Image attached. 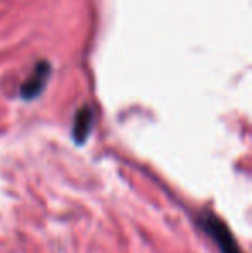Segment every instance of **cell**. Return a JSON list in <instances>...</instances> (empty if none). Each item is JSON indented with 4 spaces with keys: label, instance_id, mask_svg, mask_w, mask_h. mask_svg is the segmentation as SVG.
Masks as SVG:
<instances>
[{
    "label": "cell",
    "instance_id": "3",
    "mask_svg": "<svg viewBox=\"0 0 252 253\" xmlns=\"http://www.w3.org/2000/svg\"><path fill=\"white\" fill-rule=\"evenodd\" d=\"M92 126H94V110L88 105H83L76 110L73 121V138L78 145H83L90 136Z\"/></svg>",
    "mask_w": 252,
    "mask_h": 253
},
{
    "label": "cell",
    "instance_id": "1",
    "mask_svg": "<svg viewBox=\"0 0 252 253\" xmlns=\"http://www.w3.org/2000/svg\"><path fill=\"white\" fill-rule=\"evenodd\" d=\"M199 226L214 241L221 253H242L239 243L235 241L232 231H230V227L212 212L201 213L199 215Z\"/></svg>",
    "mask_w": 252,
    "mask_h": 253
},
{
    "label": "cell",
    "instance_id": "2",
    "mask_svg": "<svg viewBox=\"0 0 252 253\" xmlns=\"http://www.w3.org/2000/svg\"><path fill=\"white\" fill-rule=\"evenodd\" d=\"M50 76V64L47 60H40V62L35 64L31 74L23 81L19 88V95L24 100H33L38 95L44 91L45 84H47V80Z\"/></svg>",
    "mask_w": 252,
    "mask_h": 253
}]
</instances>
